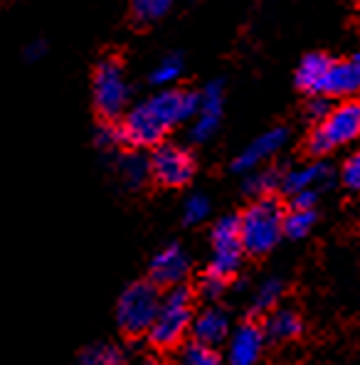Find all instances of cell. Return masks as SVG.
Masks as SVG:
<instances>
[{"label": "cell", "instance_id": "d6986e66", "mask_svg": "<svg viewBox=\"0 0 360 365\" xmlns=\"http://www.w3.org/2000/svg\"><path fill=\"white\" fill-rule=\"evenodd\" d=\"M277 187H282V173L277 168H254L245 180V192L252 197H269Z\"/></svg>", "mask_w": 360, "mask_h": 365}, {"label": "cell", "instance_id": "52a82bcc", "mask_svg": "<svg viewBox=\"0 0 360 365\" xmlns=\"http://www.w3.org/2000/svg\"><path fill=\"white\" fill-rule=\"evenodd\" d=\"M210 242H212V255H210L207 274L227 282L230 277H235L240 272L242 257H245V247H242V237H240V215H225V217H220L212 225Z\"/></svg>", "mask_w": 360, "mask_h": 365}, {"label": "cell", "instance_id": "7402d4cb", "mask_svg": "<svg viewBox=\"0 0 360 365\" xmlns=\"http://www.w3.org/2000/svg\"><path fill=\"white\" fill-rule=\"evenodd\" d=\"M178 365H222V361H220L217 351L212 346L190 341L180 348Z\"/></svg>", "mask_w": 360, "mask_h": 365}, {"label": "cell", "instance_id": "8fae6325", "mask_svg": "<svg viewBox=\"0 0 360 365\" xmlns=\"http://www.w3.org/2000/svg\"><path fill=\"white\" fill-rule=\"evenodd\" d=\"M222 101L225 91L222 82H210L200 94V109H197L195 119L190 123V141L205 143L215 136L220 126V116H222Z\"/></svg>", "mask_w": 360, "mask_h": 365}, {"label": "cell", "instance_id": "cb8c5ba5", "mask_svg": "<svg viewBox=\"0 0 360 365\" xmlns=\"http://www.w3.org/2000/svg\"><path fill=\"white\" fill-rule=\"evenodd\" d=\"M182 74V60L180 55H165L163 60L153 67L150 72V82L160 89H168L173 82H178V77Z\"/></svg>", "mask_w": 360, "mask_h": 365}, {"label": "cell", "instance_id": "f546056e", "mask_svg": "<svg viewBox=\"0 0 360 365\" xmlns=\"http://www.w3.org/2000/svg\"><path fill=\"white\" fill-rule=\"evenodd\" d=\"M316 195H319V192H316V190H304V192H297V195H292V207H297V210H314V205H316Z\"/></svg>", "mask_w": 360, "mask_h": 365}, {"label": "cell", "instance_id": "7a4b0ae2", "mask_svg": "<svg viewBox=\"0 0 360 365\" xmlns=\"http://www.w3.org/2000/svg\"><path fill=\"white\" fill-rule=\"evenodd\" d=\"M284 212L274 197H257L240 215V237L247 255H267L284 235Z\"/></svg>", "mask_w": 360, "mask_h": 365}, {"label": "cell", "instance_id": "7c38bea8", "mask_svg": "<svg viewBox=\"0 0 360 365\" xmlns=\"http://www.w3.org/2000/svg\"><path fill=\"white\" fill-rule=\"evenodd\" d=\"M190 334H192V341L205 343V346H212V348L227 343L230 334H232V324H230L227 311L220 309V306H205V309L192 316Z\"/></svg>", "mask_w": 360, "mask_h": 365}, {"label": "cell", "instance_id": "d4e9b609", "mask_svg": "<svg viewBox=\"0 0 360 365\" xmlns=\"http://www.w3.org/2000/svg\"><path fill=\"white\" fill-rule=\"evenodd\" d=\"M173 0H131V13L138 23H155L170 10Z\"/></svg>", "mask_w": 360, "mask_h": 365}, {"label": "cell", "instance_id": "6da1fadb", "mask_svg": "<svg viewBox=\"0 0 360 365\" xmlns=\"http://www.w3.org/2000/svg\"><path fill=\"white\" fill-rule=\"evenodd\" d=\"M200 109V94L187 89H160L153 96L138 101L123 116V141L133 148H148L163 143V138L178 123L192 121Z\"/></svg>", "mask_w": 360, "mask_h": 365}, {"label": "cell", "instance_id": "277c9868", "mask_svg": "<svg viewBox=\"0 0 360 365\" xmlns=\"http://www.w3.org/2000/svg\"><path fill=\"white\" fill-rule=\"evenodd\" d=\"M91 96H94V106L104 121H116L123 116L128 101H131V87H128L126 72L116 57H104L96 64L94 79H91Z\"/></svg>", "mask_w": 360, "mask_h": 365}, {"label": "cell", "instance_id": "836d02e7", "mask_svg": "<svg viewBox=\"0 0 360 365\" xmlns=\"http://www.w3.org/2000/svg\"><path fill=\"white\" fill-rule=\"evenodd\" d=\"M353 64H356V67H358V72H360V52H358L356 57H353Z\"/></svg>", "mask_w": 360, "mask_h": 365}, {"label": "cell", "instance_id": "d6a6232c", "mask_svg": "<svg viewBox=\"0 0 360 365\" xmlns=\"http://www.w3.org/2000/svg\"><path fill=\"white\" fill-rule=\"evenodd\" d=\"M128 365H158V361H155V358H150V356H143V358H138V361H133Z\"/></svg>", "mask_w": 360, "mask_h": 365}, {"label": "cell", "instance_id": "30bf717a", "mask_svg": "<svg viewBox=\"0 0 360 365\" xmlns=\"http://www.w3.org/2000/svg\"><path fill=\"white\" fill-rule=\"evenodd\" d=\"M190 274V257L180 245H168L150 262V282L158 287H182Z\"/></svg>", "mask_w": 360, "mask_h": 365}, {"label": "cell", "instance_id": "ba28073f", "mask_svg": "<svg viewBox=\"0 0 360 365\" xmlns=\"http://www.w3.org/2000/svg\"><path fill=\"white\" fill-rule=\"evenodd\" d=\"M150 178L165 187H182L195 175V160L187 148L178 143H158L148 158Z\"/></svg>", "mask_w": 360, "mask_h": 365}, {"label": "cell", "instance_id": "8992f818", "mask_svg": "<svg viewBox=\"0 0 360 365\" xmlns=\"http://www.w3.org/2000/svg\"><path fill=\"white\" fill-rule=\"evenodd\" d=\"M360 136V104L358 101H343L333 106L324 121L314 128L309 138V151L314 155L331 153L333 148L346 146Z\"/></svg>", "mask_w": 360, "mask_h": 365}, {"label": "cell", "instance_id": "9c48e42d", "mask_svg": "<svg viewBox=\"0 0 360 365\" xmlns=\"http://www.w3.org/2000/svg\"><path fill=\"white\" fill-rule=\"evenodd\" d=\"M267 334L259 324L245 321L242 326H235L227 338V365H257L264 353Z\"/></svg>", "mask_w": 360, "mask_h": 365}, {"label": "cell", "instance_id": "9a60e30c", "mask_svg": "<svg viewBox=\"0 0 360 365\" xmlns=\"http://www.w3.org/2000/svg\"><path fill=\"white\" fill-rule=\"evenodd\" d=\"M360 89V72L353 62H333L324 77L319 96H351Z\"/></svg>", "mask_w": 360, "mask_h": 365}, {"label": "cell", "instance_id": "83f0119b", "mask_svg": "<svg viewBox=\"0 0 360 365\" xmlns=\"http://www.w3.org/2000/svg\"><path fill=\"white\" fill-rule=\"evenodd\" d=\"M343 182L351 187L353 192H360V151L353 153L343 165Z\"/></svg>", "mask_w": 360, "mask_h": 365}, {"label": "cell", "instance_id": "484cf974", "mask_svg": "<svg viewBox=\"0 0 360 365\" xmlns=\"http://www.w3.org/2000/svg\"><path fill=\"white\" fill-rule=\"evenodd\" d=\"M207 215H210V200L202 192H192L182 205V220L187 225H200L207 220Z\"/></svg>", "mask_w": 360, "mask_h": 365}, {"label": "cell", "instance_id": "4316f807", "mask_svg": "<svg viewBox=\"0 0 360 365\" xmlns=\"http://www.w3.org/2000/svg\"><path fill=\"white\" fill-rule=\"evenodd\" d=\"M123 141V131H121V123L116 126L114 121H104L99 128H96V146L104 148V151H114L119 148Z\"/></svg>", "mask_w": 360, "mask_h": 365}, {"label": "cell", "instance_id": "5b68a950", "mask_svg": "<svg viewBox=\"0 0 360 365\" xmlns=\"http://www.w3.org/2000/svg\"><path fill=\"white\" fill-rule=\"evenodd\" d=\"M158 284L153 282H133L131 287L123 289L116 306V321L119 329L128 336H143L150 331L160 306Z\"/></svg>", "mask_w": 360, "mask_h": 365}, {"label": "cell", "instance_id": "2e32d148", "mask_svg": "<svg viewBox=\"0 0 360 365\" xmlns=\"http://www.w3.org/2000/svg\"><path fill=\"white\" fill-rule=\"evenodd\" d=\"M264 334L269 341H277V343H282V341H292V338H297L301 334V319H299V314L297 311H292V309H274L269 316H267V321H264Z\"/></svg>", "mask_w": 360, "mask_h": 365}, {"label": "cell", "instance_id": "ac0fdd59", "mask_svg": "<svg viewBox=\"0 0 360 365\" xmlns=\"http://www.w3.org/2000/svg\"><path fill=\"white\" fill-rule=\"evenodd\" d=\"M116 170H119L123 185L141 187L150 175V163H148V158H143L141 153L131 151V153L119 155V160H116Z\"/></svg>", "mask_w": 360, "mask_h": 365}, {"label": "cell", "instance_id": "1f68e13d", "mask_svg": "<svg viewBox=\"0 0 360 365\" xmlns=\"http://www.w3.org/2000/svg\"><path fill=\"white\" fill-rule=\"evenodd\" d=\"M45 52H47L45 40H32L30 45L25 47V60H28V62H37V60H42V57H45Z\"/></svg>", "mask_w": 360, "mask_h": 365}, {"label": "cell", "instance_id": "e0dca14e", "mask_svg": "<svg viewBox=\"0 0 360 365\" xmlns=\"http://www.w3.org/2000/svg\"><path fill=\"white\" fill-rule=\"evenodd\" d=\"M329 67H331V60L326 55H319V52L306 55L297 69V84L304 91H309V94L319 96L321 84H324V77H326V72H329Z\"/></svg>", "mask_w": 360, "mask_h": 365}, {"label": "cell", "instance_id": "4dcf8cb0", "mask_svg": "<svg viewBox=\"0 0 360 365\" xmlns=\"http://www.w3.org/2000/svg\"><path fill=\"white\" fill-rule=\"evenodd\" d=\"M331 109H333V106L329 104V99H326V96H319V99H314L309 104V116H311V119H316V121H324L326 116H329Z\"/></svg>", "mask_w": 360, "mask_h": 365}, {"label": "cell", "instance_id": "603a6c76", "mask_svg": "<svg viewBox=\"0 0 360 365\" xmlns=\"http://www.w3.org/2000/svg\"><path fill=\"white\" fill-rule=\"evenodd\" d=\"M314 225H316V210H297V207H292V210L284 215V235L292 240L306 237Z\"/></svg>", "mask_w": 360, "mask_h": 365}, {"label": "cell", "instance_id": "5bb4252c", "mask_svg": "<svg viewBox=\"0 0 360 365\" xmlns=\"http://www.w3.org/2000/svg\"><path fill=\"white\" fill-rule=\"evenodd\" d=\"M331 180V165L329 163H311V165H301L294 168L289 173L282 175V187L289 195H297L304 190H316L324 187Z\"/></svg>", "mask_w": 360, "mask_h": 365}, {"label": "cell", "instance_id": "44dd1931", "mask_svg": "<svg viewBox=\"0 0 360 365\" xmlns=\"http://www.w3.org/2000/svg\"><path fill=\"white\" fill-rule=\"evenodd\" d=\"M74 365H128V363L116 346H109V343H96V346H91V348H87V351L79 353V358Z\"/></svg>", "mask_w": 360, "mask_h": 365}, {"label": "cell", "instance_id": "3957f363", "mask_svg": "<svg viewBox=\"0 0 360 365\" xmlns=\"http://www.w3.org/2000/svg\"><path fill=\"white\" fill-rule=\"evenodd\" d=\"M192 306L195 304H192V294L187 287L168 289L160 299L158 314H155V321L148 331L150 343L160 351H170V348L180 346L185 334H190L192 316H195Z\"/></svg>", "mask_w": 360, "mask_h": 365}, {"label": "cell", "instance_id": "ffe728a7", "mask_svg": "<svg viewBox=\"0 0 360 365\" xmlns=\"http://www.w3.org/2000/svg\"><path fill=\"white\" fill-rule=\"evenodd\" d=\"M282 294H284V282H282V279H277V277L264 279V282L254 289V294H252V302H250L252 311H254V314H267V311H274V306L279 304Z\"/></svg>", "mask_w": 360, "mask_h": 365}, {"label": "cell", "instance_id": "4fadbf2b", "mask_svg": "<svg viewBox=\"0 0 360 365\" xmlns=\"http://www.w3.org/2000/svg\"><path fill=\"white\" fill-rule=\"evenodd\" d=\"M289 133L287 128H269V131H264L262 136H257L254 141L250 143V146L242 151L237 158H235L232 168L237 170V173H250V170L259 168L262 163H264L267 158H272L274 153H279L284 148V143H287Z\"/></svg>", "mask_w": 360, "mask_h": 365}, {"label": "cell", "instance_id": "f1b7e54d", "mask_svg": "<svg viewBox=\"0 0 360 365\" xmlns=\"http://www.w3.org/2000/svg\"><path fill=\"white\" fill-rule=\"evenodd\" d=\"M225 289H227V282L220 277H212V274H207V277L200 282V294L207 299V302H217V299L225 294Z\"/></svg>", "mask_w": 360, "mask_h": 365}]
</instances>
